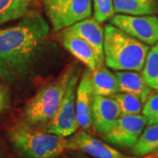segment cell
I'll return each mask as SVG.
<instances>
[{
  "label": "cell",
  "mask_w": 158,
  "mask_h": 158,
  "mask_svg": "<svg viewBox=\"0 0 158 158\" xmlns=\"http://www.w3.org/2000/svg\"><path fill=\"white\" fill-rule=\"evenodd\" d=\"M115 13L127 15H155L158 12L157 0H113Z\"/></svg>",
  "instance_id": "15"
},
{
  "label": "cell",
  "mask_w": 158,
  "mask_h": 158,
  "mask_svg": "<svg viewBox=\"0 0 158 158\" xmlns=\"http://www.w3.org/2000/svg\"><path fill=\"white\" fill-rule=\"evenodd\" d=\"M74 34L78 35L85 41L90 44L99 61L103 64L104 62V34L105 31L102 27L100 22H98L95 18H87L79 22L74 24L73 26L68 27Z\"/></svg>",
  "instance_id": "13"
},
{
  "label": "cell",
  "mask_w": 158,
  "mask_h": 158,
  "mask_svg": "<svg viewBox=\"0 0 158 158\" xmlns=\"http://www.w3.org/2000/svg\"><path fill=\"white\" fill-rule=\"evenodd\" d=\"M147 125V118L141 114L120 116L113 128L104 134V140L121 148H132Z\"/></svg>",
  "instance_id": "8"
},
{
  "label": "cell",
  "mask_w": 158,
  "mask_h": 158,
  "mask_svg": "<svg viewBox=\"0 0 158 158\" xmlns=\"http://www.w3.org/2000/svg\"><path fill=\"white\" fill-rule=\"evenodd\" d=\"M9 139L24 158H56L66 149V138L34 129L23 122L11 127Z\"/></svg>",
  "instance_id": "3"
},
{
  "label": "cell",
  "mask_w": 158,
  "mask_h": 158,
  "mask_svg": "<svg viewBox=\"0 0 158 158\" xmlns=\"http://www.w3.org/2000/svg\"><path fill=\"white\" fill-rule=\"evenodd\" d=\"M66 149L79 150L93 158H135L122 154L85 131H79L67 139Z\"/></svg>",
  "instance_id": "9"
},
{
  "label": "cell",
  "mask_w": 158,
  "mask_h": 158,
  "mask_svg": "<svg viewBox=\"0 0 158 158\" xmlns=\"http://www.w3.org/2000/svg\"><path fill=\"white\" fill-rule=\"evenodd\" d=\"M104 57L106 64L114 70L141 71L149 47L112 24L105 27Z\"/></svg>",
  "instance_id": "2"
},
{
  "label": "cell",
  "mask_w": 158,
  "mask_h": 158,
  "mask_svg": "<svg viewBox=\"0 0 158 158\" xmlns=\"http://www.w3.org/2000/svg\"><path fill=\"white\" fill-rule=\"evenodd\" d=\"M11 98L6 87L0 83V113L7 110L10 106Z\"/></svg>",
  "instance_id": "23"
},
{
  "label": "cell",
  "mask_w": 158,
  "mask_h": 158,
  "mask_svg": "<svg viewBox=\"0 0 158 158\" xmlns=\"http://www.w3.org/2000/svg\"><path fill=\"white\" fill-rule=\"evenodd\" d=\"M141 70L147 85L151 89L158 90V41L149 48Z\"/></svg>",
  "instance_id": "19"
},
{
  "label": "cell",
  "mask_w": 158,
  "mask_h": 158,
  "mask_svg": "<svg viewBox=\"0 0 158 158\" xmlns=\"http://www.w3.org/2000/svg\"><path fill=\"white\" fill-rule=\"evenodd\" d=\"M142 115L147 118V124H158V93L150 94L142 108Z\"/></svg>",
  "instance_id": "22"
},
{
  "label": "cell",
  "mask_w": 158,
  "mask_h": 158,
  "mask_svg": "<svg viewBox=\"0 0 158 158\" xmlns=\"http://www.w3.org/2000/svg\"><path fill=\"white\" fill-rule=\"evenodd\" d=\"M118 81V92L131 93L137 96L144 104L151 94L142 75L134 70H120L115 73Z\"/></svg>",
  "instance_id": "14"
},
{
  "label": "cell",
  "mask_w": 158,
  "mask_h": 158,
  "mask_svg": "<svg viewBox=\"0 0 158 158\" xmlns=\"http://www.w3.org/2000/svg\"><path fill=\"white\" fill-rule=\"evenodd\" d=\"M62 41L64 48L80 62L85 64L90 71L92 72L97 68L103 66L92 47L69 28L62 33Z\"/></svg>",
  "instance_id": "12"
},
{
  "label": "cell",
  "mask_w": 158,
  "mask_h": 158,
  "mask_svg": "<svg viewBox=\"0 0 158 158\" xmlns=\"http://www.w3.org/2000/svg\"><path fill=\"white\" fill-rule=\"evenodd\" d=\"M49 31L39 13H28L16 25L0 29V80L11 83L27 73Z\"/></svg>",
  "instance_id": "1"
},
{
  "label": "cell",
  "mask_w": 158,
  "mask_h": 158,
  "mask_svg": "<svg viewBox=\"0 0 158 158\" xmlns=\"http://www.w3.org/2000/svg\"><path fill=\"white\" fill-rule=\"evenodd\" d=\"M94 16L98 22L103 23L114 15L113 0H92Z\"/></svg>",
  "instance_id": "21"
},
{
  "label": "cell",
  "mask_w": 158,
  "mask_h": 158,
  "mask_svg": "<svg viewBox=\"0 0 158 158\" xmlns=\"http://www.w3.org/2000/svg\"><path fill=\"white\" fill-rule=\"evenodd\" d=\"M110 20L112 25L147 45L158 41V17L156 15L117 14Z\"/></svg>",
  "instance_id": "7"
},
{
  "label": "cell",
  "mask_w": 158,
  "mask_h": 158,
  "mask_svg": "<svg viewBox=\"0 0 158 158\" xmlns=\"http://www.w3.org/2000/svg\"><path fill=\"white\" fill-rule=\"evenodd\" d=\"M33 0H0V25L30 13Z\"/></svg>",
  "instance_id": "18"
},
{
  "label": "cell",
  "mask_w": 158,
  "mask_h": 158,
  "mask_svg": "<svg viewBox=\"0 0 158 158\" xmlns=\"http://www.w3.org/2000/svg\"><path fill=\"white\" fill-rule=\"evenodd\" d=\"M78 82L77 71L72 75L63 99L54 117L48 121L47 132L62 137H69L74 135L79 127L76 110V91Z\"/></svg>",
  "instance_id": "6"
},
{
  "label": "cell",
  "mask_w": 158,
  "mask_h": 158,
  "mask_svg": "<svg viewBox=\"0 0 158 158\" xmlns=\"http://www.w3.org/2000/svg\"><path fill=\"white\" fill-rule=\"evenodd\" d=\"M120 109V116L140 114L143 108V103L135 95L125 92H117L112 96Z\"/></svg>",
  "instance_id": "20"
},
{
  "label": "cell",
  "mask_w": 158,
  "mask_h": 158,
  "mask_svg": "<svg viewBox=\"0 0 158 158\" xmlns=\"http://www.w3.org/2000/svg\"><path fill=\"white\" fill-rule=\"evenodd\" d=\"M94 96L91 71L85 70L77 86L76 91V110L79 127L83 129H89L91 121V105Z\"/></svg>",
  "instance_id": "11"
},
{
  "label": "cell",
  "mask_w": 158,
  "mask_h": 158,
  "mask_svg": "<svg viewBox=\"0 0 158 158\" xmlns=\"http://www.w3.org/2000/svg\"><path fill=\"white\" fill-rule=\"evenodd\" d=\"M93 92L96 95L112 97L118 92V81L115 73L100 66L91 72Z\"/></svg>",
  "instance_id": "16"
},
{
  "label": "cell",
  "mask_w": 158,
  "mask_h": 158,
  "mask_svg": "<svg viewBox=\"0 0 158 158\" xmlns=\"http://www.w3.org/2000/svg\"><path fill=\"white\" fill-rule=\"evenodd\" d=\"M158 151V124L148 125L143 129L136 143L131 148L135 156H144Z\"/></svg>",
  "instance_id": "17"
},
{
  "label": "cell",
  "mask_w": 158,
  "mask_h": 158,
  "mask_svg": "<svg viewBox=\"0 0 158 158\" xmlns=\"http://www.w3.org/2000/svg\"><path fill=\"white\" fill-rule=\"evenodd\" d=\"M75 68L68 69L61 77L45 85L27 104L24 117L29 125L48 122L57 112Z\"/></svg>",
  "instance_id": "4"
},
{
  "label": "cell",
  "mask_w": 158,
  "mask_h": 158,
  "mask_svg": "<svg viewBox=\"0 0 158 158\" xmlns=\"http://www.w3.org/2000/svg\"><path fill=\"white\" fill-rule=\"evenodd\" d=\"M120 117V109L112 97L94 94L91 105V121L98 133L106 134Z\"/></svg>",
  "instance_id": "10"
},
{
  "label": "cell",
  "mask_w": 158,
  "mask_h": 158,
  "mask_svg": "<svg viewBox=\"0 0 158 158\" xmlns=\"http://www.w3.org/2000/svg\"><path fill=\"white\" fill-rule=\"evenodd\" d=\"M44 9L55 31L68 28L92 12V0H44Z\"/></svg>",
  "instance_id": "5"
},
{
  "label": "cell",
  "mask_w": 158,
  "mask_h": 158,
  "mask_svg": "<svg viewBox=\"0 0 158 158\" xmlns=\"http://www.w3.org/2000/svg\"><path fill=\"white\" fill-rule=\"evenodd\" d=\"M154 154H155V156H158V151H156V153H154Z\"/></svg>",
  "instance_id": "24"
}]
</instances>
